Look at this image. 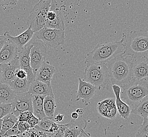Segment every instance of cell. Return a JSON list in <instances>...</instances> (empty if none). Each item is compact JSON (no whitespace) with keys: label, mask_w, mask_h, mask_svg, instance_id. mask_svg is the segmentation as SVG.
<instances>
[{"label":"cell","mask_w":148,"mask_h":137,"mask_svg":"<svg viewBox=\"0 0 148 137\" xmlns=\"http://www.w3.org/2000/svg\"><path fill=\"white\" fill-rule=\"evenodd\" d=\"M133 59L122 53L113 58L106 63L109 73L111 84L121 88L130 84L132 79Z\"/></svg>","instance_id":"cell-1"},{"label":"cell","mask_w":148,"mask_h":137,"mask_svg":"<svg viewBox=\"0 0 148 137\" xmlns=\"http://www.w3.org/2000/svg\"><path fill=\"white\" fill-rule=\"evenodd\" d=\"M148 54V31H131L126 35L122 55L133 60L147 57Z\"/></svg>","instance_id":"cell-2"},{"label":"cell","mask_w":148,"mask_h":137,"mask_svg":"<svg viewBox=\"0 0 148 137\" xmlns=\"http://www.w3.org/2000/svg\"><path fill=\"white\" fill-rule=\"evenodd\" d=\"M125 38L126 34H123L120 41L99 44L87 54L86 61L106 64L113 58L123 53Z\"/></svg>","instance_id":"cell-3"},{"label":"cell","mask_w":148,"mask_h":137,"mask_svg":"<svg viewBox=\"0 0 148 137\" xmlns=\"http://www.w3.org/2000/svg\"><path fill=\"white\" fill-rule=\"evenodd\" d=\"M85 64L83 80L96 87L98 90L109 89L111 84L106 64L86 61Z\"/></svg>","instance_id":"cell-4"},{"label":"cell","mask_w":148,"mask_h":137,"mask_svg":"<svg viewBox=\"0 0 148 137\" xmlns=\"http://www.w3.org/2000/svg\"><path fill=\"white\" fill-rule=\"evenodd\" d=\"M148 96V84L144 82L132 81L122 87L120 97L122 100L130 107L131 109Z\"/></svg>","instance_id":"cell-5"},{"label":"cell","mask_w":148,"mask_h":137,"mask_svg":"<svg viewBox=\"0 0 148 137\" xmlns=\"http://www.w3.org/2000/svg\"><path fill=\"white\" fill-rule=\"evenodd\" d=\"M52 1L41 0L36 4L27 18V25L36 33L45 27L47 13L50 10Z\"/></svg>","instance_id":"cell-6"},{"label":"cell","mask_w":148,"mask_h":137,"mask_svg":"<svg viewBox=\"0 0 148 137\" xmlns=\"http://www.w3.org/2000/svg\"><path fill=\"white\" fill-rule=\"evenodd\" d=\"M36 39L41 41L47 48H56L63 45L65 40L64 30H54L46 27L34 33Z\"/></svg>","instance_id":"cell-7"},{"label":"cell","mask_w":148,"mask_h":137,"mask_svg":"<svg viewBox=\"0 0 148 137\" xmlns=\"http://www.w3.org/2000/svg\"><path fill=\"white\" fill-rule=\"evenodd\" d=\"M33 47L30 51V62L33 74L36 77V73L42 64L45 62L47 55V48L41 41L33 36Z\"/></svg>","instance_id":"cell-8"},{"label":"cell","mask_w":148,"mask_h":137,"mask_svg":"<svg viewBox=\"0 0 148 137\" xmlns=\"http://www.w3.org/2000/svg\"><path fill=\"white\" fill-rule=\"evenodd\" d=\"M32 95L29 92L16 95L11 103V113L18 118L21 113L29 111L33 113Z\"/></svg>","instance_id":"cell-9"},{"label":"cell","mask_w":148,"mask_h":137,"mask_svg":"<svg viewBox=\"0 0 148 137\" xmlns=\"http://www.w3.org/2000/svg\"><path fill=\"white\" fill-rule=\"evenodd\" d=\"M33 47L32 40L27 44L23 50L19 52L18 59L20 66V68L27 72V80L31 83L36 80V77L33 74L32 68L30 62V51Z\"/></svg>","instance_id":"cell-10"},{"label":"cell","mask_w":148,"mask_h":137,"mask_svg":"<svg viewBox=\"0 0 148 137\" xmlns=\"http://www.w3.org/2000/svg\"><path fill=\"white\" fill-rule=\"evenodd\" d=\"M132 81L148 84V60L147 57L133 60Z\"/></svg>","instance_id":"cell-11"},{"label":"cell","mask_w":148,"mask_h":137,"mask_svg":"<svg viewBox=\"0 0 148 137\" xmlns=\"http://www.w3.org/2000/svg\"><path fill=\"white\" fill-rule=\"evenodd\" d=\"M79 86L76 95V101L82 100L86 105L89 104V101L95 95L97 88L92 84L83 80L81 77H79Z\"/></svg>","instance_id":"cell-12"},{"label":"cell","mask_w":148,"mask_h":137,"mask_svg":"<svg viewBox=\"0 0 148 137\" xmlns=\"http://www.w3.org/2000/svg\"><path fill=\"white\" fill-rule=\"evenodd\" d=\"M34 32L30 27L28 28L23 33L16 36H12L9 32L6 31L4 34V36L6 38L7 40L12 42L16 45L20 52L23 49L25 46L30 42L34 36Z\"/></svg>","instance_id":"cell-13"},{"label":"cell","mask_w":148,"mask_h":137,"mask_svg":"<svg viewBox=\"0 0 148 137\" xmlns=\"http://www.w3.org/2000/svg\"><path fill=\"white\" fill-rule=\"evenodd\" d=\"M2 70L3 84H9L16 77V71L20 68L18 57L12 61L0 64Z\"/></svg>","instance_id":"cell-14"},{"label":"cell","mask_w":148,"mask_h":137,"mask_svg":"<svg viewBox=\"0 0 148 137\" xmlns=\"http://www.w3.org/2000/svg\"><path fill=\"white\" fill-rule=\"evenodd\" d=\"M55 72L56 68L54 66H51L48 61L45 60L36 73V80L51 86V82Z\"/></svg>","instance_id":"cell-15"},{"label":"cell","mask_w":148,"mask_h":137,"mask_svg":"<svg viewBox=\"0 0 148 137\" xmlns=\"http://www.w3.org/2000/svg\"><path fill=\"white\" fill-rule=\"evenodd\" d=\"M112 88L115 95V103L119 115L123 119H127L131 114L132 109L129 105L123 101L121 99V88L116 85L112 86Z\"/></svg>","instance_id":"cell-16"},{"label":"cell","mask_w":148,"mask_h":137,"mask_svg":"<svg viewBox=\"0 0 148 137\" xmlns=\"http://www.w3.org/2000/svg\"><path fill=\"white\" fill-rule=\"evenodd\" d=\"M18 54L19 51L16 45L7 40L0 51V64L12 61L18 58Z\"/></svg>","instance_id":"cell-17"},{"label":"cell","mask_w":148,"mask_h":137,"mask_svg":"<svg viewBox=\"0 0 148 137\" xmlns=\"http://www.w3.org/2000/svg\"><path fill=\"white\" fill-rule=\"evenodd\" d=\"M29 92L32 95L51 96L54 97L52 86L39 81L34 80L31 83Z\"/></svg>","instance_id":"cell-18"},{"label":"cell","mask_w":148,"mask_h":137,"mask_svg":"<svg viewBox=\"0 0 148 137\" xmlns=\"http://www.w3.org/2000/svg\"><path fill=\"white\" fill-rule=\"evenodd\" d=\"M77 120L72 119L70 122L66 124L64 137H78L82 130L86 129L87 123L84 125L83 124H79Z\"/></svg>","instance_id":"cell-19"},{"label":"cell","mask_w":148,"mask_h":137,"mask_svg":"<svg viewBox=\"0 0 148 137\" xmlns=\"http://www.w3.org/2000/svg\"><path fill=\"white\" fill-rule=\"evenodd\" d=\"M45 97L39 95H32L33 114L40 121L46 118L43 110V101Z\"/></svg>","instance_id":"cell-20"},{"label":"cell","mask_w":148,"mask_h":137,"mask_svg":"<svg viewBox=\"0 0 148 137\" xmlns=\"http://www.w3.org/2000/svg\"><path fill=\"white\" fill-rule=\"evenodd\" d=\"M9 85L16 95H18L29 92L31 82L28 81L27 79H20L15 77Z\"/></svg>","instance_id":"cell-21"},{"label":"cell","mask_w":148,"mask_h":137,"mask_svg":"<svg viewBox=\"0 0 148 137\" xmlns=\"http://www.w3.org/2000/svg\"><path fill=\"white\" fill-rule=\"evenodd\" d=\"M16 95V94L11 89L9 84H0V103L11 104Z\"/></svg>","instance_id":"cell-22"},{"label":"cell","mask_w":148,"mask_h":137,"mask_svg":"<svg viewBox=\"0 0 148 137\" xmlns=\"http://www.w3.org/2000/svg\"><path fill=\"white\" fill-rule=\"evenodd\" d=\"M56 108L54 97L46 96L43 101V110L46 117L50 119H53Z\"/></svg>","instance_id":"cell-23"},{"label":"cell","mask_w":148,"mask_h":137,"mask_svg":"<svg viewBox=\"0 0 148 137\" xmlns=\"http://www.w3.org/2000/svg\"><path fill=\"white\" fill-rule=\"evenodd\" d=\"M18 122V118L12 113H9L2 119V129L0 132V136L3 137L6 131L13 128Z\"/></svg>","instance_id":"cell-24"},{"label":"cell","mask_w":148,"mask_h":137,"mask_svg":"<svg viewBox=\"0 0 148 137\" xmlns=\"http://www.w3.org/2000/svg\"><path fill=\"white\" fill-rule=\"evenodd\" d=\"M45 27L54 29V30H65V25L63 19L62 14L61 12V10L58 8L57 11V16L56 19L53 21H50L46 20Z\"/></svg>","instance_id":"cell-25"},{"label":"cell","mask_w":148,"mask_h":137,"mask_svg":"<svg viewBox=\"0 0 148 137\" xmlns=\"http://www.w3.org/2000/svg\"><path fill=\"white\" fill-rule=\"evenodd\" d=\"M131 113L142 116L143 119L148 117V96L132 109Z\"/></svg>","instance_id":"cell-26"},{"label":"cell","mask_w":148,"mask_h":137,"mask_svg":"<svg viewBox=\"0 0 148 137\" xmlns=\"http://www.w3.org/2000/svg\"><path fill=\"white\" fill-rule=\"evenodd\" d=\"M19 136L20 137H51L52 134L34 127L28 131L21 133Z\"/></svg>","instance_id":"cell-27"},{"label":"cell","mask_w":148,"mask_h":137,"mask_svg":"<svg viewBox=\"0 0 148 137\" xmlns=\"http://www.w3.org/2000/svg\"><path fill=\"white\" fill-rule=\"evenodd\" d=\"M114 100V98H108L98 102L97 109L101 116L104 117L110 105Z\"/></svg>","instance_id":"cell-28"},{"label":"cell","mask_w":148,"mask_h":137,"mask_svg":"<svg viewBox=\"0 0 148 137\" xmlns=\"http://www.w3.org/2000/svg\"><path fill=\"white\" fill-rule=\"evenodd\" d=\"M54 122V121H53L52 119H50L47 117H46L41 120H40L39 121L38 125H36L35 127L41 130L42 131L48 132V131H49V130L50 129Z\"/></svg>","instance_id":"cell-29"},{"label":"cell","mask_w":148,"mask_h":137,"mask_svg":"<svg viewBox=\"0 0 148 137\" xmlns=\"http://www.w3.org/2000/svg\"><path fill=\"white\" fill-rule=\"evenodd\" d=\"M118 110L116 107L115 100L112 102V103L110 105L109 109H108L107 112L104 117L107 119L113 120L116 118Z\"/></svg>","instance_id":"cell-30"},{"label":"cell","mask_w":148,"mask_h":137,"mask_svg":"<svg viewBox=\"0 0 148 137\" xmlns=\"http://www.w3.org/2000/svg\"><path fill=\"white\" fill-rule=\"evenodd\" d=\"M12 112V106L11 104L0 103V119Z\"/></svg>","instance_id":"cell-31"},{"label":"cell","mask_w":148,"mask_h":137,"mask_svg":"<svg viewBox=\"0 0 148 137\" xmlns=\"http://www.w3.org/2000/svg\"><path fill=\"white\" fill-rule=\"evenodd\" d=\"M33 116L34 114L33 113L29 111L24 112L18 115V121L27 122Z\"/></svg>","instance_id":"cell-32"},{"label":"cell","mask_w":148,"mask_h":137,"mask_svg":"<svg viewBox=\"0 0 148 137\" xmlns=\"http://www.w3.org/2000/svg\"><path fill=\"white\" fill-rule=\"evenodd\" d=\"M18 122L15 124V125L9 130L8 131H6L5 134H4L2 137H8L9 136H12L14 135H19L20 132L18 130Z\"/></svg>","instance_id":"cell-33"},{"label":"cell","mask_w":148,"mask_h":137,"mask_svg":"<svg viewBox=\"0 0 148 137\" xmlns=\"http://www.w3.org/2000/svg\"><path fill=\"white\" fill-rule=\"evenodd\" d=\"M18 130L20 132V134L21 133H23L25 132L28 131L30 129H31L30 125L25 122H18Z\"/></svg>","instance_id":"cell-34"},{"label":"cell","mask_w":148,"mask_h":137,"mask_svg":"<svg viewBox=\"0 0 148 137\" xmlns=\"http://www.w3.org/2000/svg\"><path fill=\"white\" fill-rule=\"evenodd\" d=\"M137 132L141 134L148 135V120L145 118L143 119L142 125H141L140 128L138 129Z\"/></svg>","instance_id":"cell-35"},{"label":"cell","mask_w":148,"mask_h":137,"mask_svg":"<svg viewBox=\"0 0 148 137\" xmlns=\"http://www.w3.org/2000/svg\"><path fill=\"white\" fill-rule=\"evenodd\" d=\"M15 75H16V77L20 79H27V72L21 68H18L16 70Z\"/></svg>","instance_id":"cell-36"},{"label":"cell","mask_w":148,"mask_h":137,"mask_svg":"<svg viewBox=\"0 0 148 137\" xmlns=\"http://www.w3.org/2000/svg\"><path fill=\"white\" fill-rule=\"evenodd\" d=\"M66 128V124H62L58 132L56 134H52L51 137H64V132Z\"/></svg>","instance_id":"cell-37"},{"label":"cell","mask_w":148,"mask_h":137,"mask_svg":"<svg viewBox=\"0 0 148 137\" xmlns=\"http://www.w3.org/2000/svg\"><path fill=\"white\" fill-rule=\"evenodd\" d=\"M18 2L17 0H2L0 1V7L6 5H14Z\"/></svg>","instance_id":"cell-38"},{"label":"cell","mask_w":148,"mask_h":137,"mask_svg":"<svg viewBox=\"0 0 148 137\" xmlns=\"http://www.w3.org/2000/svg\"><path fill=\"white\" fill-rule=\"evenodd\" d=\"M64 114L59 113V114H58L56 116V117L54 118V120H55V121H56V123L62 122L63 120V119H64Z\"/></svg>","instance_id":"cell-39"},{"label":"cell","mask_w":148,"mask_h":137,"mask_svg":"<svg viewBox=\"0 0 148 137\" xmlns=\"http://www.w3.org/2000/svg\"><path fill=\"white\" fill-rule=\"evenodd\" d=\"M7 41L6 38L4 36H0V51L3 48V46Z\"/></svg>","instance_id":"cell-40"},{"label":"cell","mask_w":148,"mask_h":137,"mask_svg":"<svg viewBox=\"0 0 148 137\" xmlns=\"http://www.w3.org/2000/svg\"><path fill=\"white\" fill-rule=\"evenodd\" d=\"M92 137L90 134H88V133H87V132H86V131H85V129H83L82 130V131H81V134H80V135L79 136V137Z\"/></svg>","instance_id":"cell-41"},{"label":"cell","mask_w":148,"mask_h":137,"mask_svg":"<svg viewBox=\"0 0 148 137\" xmlns=\"http://www.w3.org/2000/svg\"><path fill=\"white\" fill-rule=\"evenodd\" d=\"M71 118H72V119L73 120H77L79 118V115L75 111L72 112L71 114Z\"/></svg>","instance_id":"cell-42"},{"label":"cell","mask_w":148,"mask_h":137,"mask_svg":"<svg viewBox=\"0 0 148 137\" xmlns=\"http://www.w3.org/2000/svg\"><path fill=\"white\" fill-rule=\"evenodd\" d=\"M75 112L78 114L79 116V115L81 116L84 113V110H83V109H82V108H79V109H77L76 110Z\"/></svg>","instance_id":"cell-43"},{"label":"cell","mask_w":148,"mask_h":137,"mask_svg":"<svg viewBox=\"0 0 148 137\" xmlns=\"http://www.w3.org/2000/svg\"><path fill=\"white\" fill-rule=\"evenodd\" d=\"M135 137H148V135H145V134H141L136 132V135Z\"/></svg>","instance_id":"cell-44"},{"label":"cell","mask_w":148,"mask_h":137,"mask_svg":"<svg viewBox=\"0 0 148 137\" xmlns=\"http://www.w3.org/2000/svg\"><path fill=\"white\" fill-rule=\"evenodd\" d=\"M3 84V82H2V75L1 68L0 67V84Z\"/></svg>","instance_id":"cell-45"},{"label":"cell","mask_w":148,"mask_h":137,"mask_svg":"<svg viewBox=\"0 0 148 137\" xmlns=\"http://www.w3.org/2000/svg\"><path fill=\"white\" fill-rule=\"evenodd\" d=\"M2 119H0V132L1 131V129H2Z\"/></svg>","instance_id":"cell-46"},{"label":"cell","mask_w":148,"mask_h":137,"mask_svg":"<svg viewBox=\"0 0 148 137\" xmlns=\"http://www.w3.org/2000/svg\"><path fill=\"white\" fill-rule=\"evenodd\" d=\"M8 137H20L19 135H14V136H9Z\"/></svg>","instance_id":"cell-47"},{"label":"cell","mask_w":148,"mask_h":137,"mask_svg":"<svg viewBox=\"0 0 148 137\" xmlns=\"http://www.w3.org/2000/svg\"><path fill=\"white\" fill-rule=\"evenodd\" d=\"M144 119H145V118H144ZM145 119H146L147 120H148V117H147V118H145Z\"/></svg>","instance_id":"cell-48"},{"label":"cell","mask_w":148,"mask_h":137,"mask_svg":"<svg viewBox=\"0 0 148 137\" xmlns=\"http://www.w3.org/2000/svg\"><path fill=\"white\" fill-rule=\"evenodd\" d=\"M147 59H148V55H147Z\"/></svg>","instance_id":"cell-49"}]
</instances>
